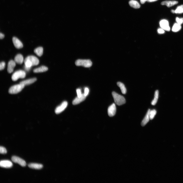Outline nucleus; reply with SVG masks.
<instances>
[{
    "label": "nucleus",
    "instance_id": "7",
    "mask_svg": "<svg viewBox=\"0 0 183 183\" xmlns=\"http://www.w3.org/2000/svg\"><path fill=\"white\" fill-rule=\"evenodd\" d=\"M25 59L30 61L32 63V66H37L39 64V61L38 59L34 56H28Z\"/></svg>",
    "mask_w": 183,
    "mask_h": 183
},
{
    "label": "nucleus",
    "instance_id": "2",
    "mask_svg": "<svg viewBox=\"0 0 183 183\" xmlns=\"http://www.w3.org/2000/svg\"><path fill=\"white\" fill-rule=\"evenodd\" d=\"M75 64L77 66H82L88 68L92 66V63L90 60L78 59L76 61Z\"/></svg>",
    "mask_w": 183,
    "mask_h": 183
},
{
    "label": "nucleus",
    "instance_id": "13",
    "mask_svg": "<svg viewBox=\"0 0 183 183\" xmlns=\"http://www.w3.org/2000/svg\"><path fill=\"white\" fill-rule=\"evenodd\" d=\"M87 96H85L84 94H83L82 96L80 97H76L73 101L72 103L73 105L78 104L81 102L84 101Z\"/></svg>",
    "mask_w": 183,
    "mask_h": 183
},
{
    "label": "nucleus",
    "instance_id": "26",
    "mask_svg": "<svg viewBox=\"0 0 183 183\" xmlns=\"http://www.w3.org/2000/svg\"><path fill=\"white\" fill-rule=\"evenodd\" d=\"M157 112L155 109H153L150 110L149 113L150 119L152 120L154 118L155 115L156 114Z\"/></svg>",
    "mask_w": 183,
    "mask_h": 183
},
{
    "label": "nucleus",
    "instance_id": "8",
    "mask_svg": "<svg viewBox=\"0 0 183 183\" xmlns=\"http://www.w3.org/2000/svg\"><path fill=\"white\" fill-rule=\"evenodd\" d=\"M116 108L115 104L113 103L108 107V112L109 116L110 117L114 116L116 114Z\"/></svg>",
    "mask_w": 183,
    "mask_h": 183
},
{
    "label": "nucleus",
    "instance_id": "34",
    "mask_svg": "<svg viewBox=\"0 0 183 183\" xmlns=\"http://www.w3.org/2000/svg\"><path fill=\"white\" fill-rule=\"evenodd\" d=\"M4 37V35L2 33H1L0 34V38L2 39H3Z\"/></svg>",
    "mask_w": 183,
    "mask_h": 183
},
{
    "label": "nucleus",
    "instance_id": "5",
    "mask_svg": "<svg viewBox=\"0 0 183 183\" xmlns=\"http://www.w3.org/2000/svg\"><path fill=\"white\" fill-rule=\"evenodd\" d=\"M11 159L13 162L19 164L22 167H25L26 166V162L19 157L14 156L11 157Z\"/></svg>",
    "mask_w": 183,
    "mask_h": 183
},
{
    "label": "nucleus",
    "instance_id": "33",
    "mask_svg": "<svg viewBox=\"0 0 183 183\" xmlns=\"http://www.w3.org/2000/svg\"><path fill=\"white\" fill-rule=\"evenodd\" d=\"M158 32L159 34H162L164 32V30L162 29H159L158 30Z\"/></svg>",
    "mask_w": 183,
    "mask_h": 183
},
{
    "label": "nucleus",
    "instance_id": "23",
    "mask_svg": "<svg viewBox=\"0 0 183 183\" xmlns=\"http://www.w3.org/2000/svg\"><path fill=\"white\" fill-rule=\"evenodd\" d=\"M158 97L159 91L158 90H157L155 92L154 99L151 103L152 105H155L156 104L158 101Z\"/></svg>",
    "mask_w": 183,
    "mask_h": 183
},
{
    "label": "nucleus",
    "instance_id": "35",
    "mask_svg": "<svg viewBox=\"0 0 183 183\" xmlns=\"http://www.w3.org/2000/svg\"><path fill=\"white\" fill-rule=\"evenodd\" d=\"M25 69L27 71H28L30 69L31 67H26L25 66Z\"/></svg>",
    "mask_w": 183,
    "mask_h": 183
},
{
    "label": "nucleus",
    "instance_id": "24",
    "mask_svg": "<svg viewBox=\"0 0 183 183\" xmlns=\"http://www.w3.org/2000/svg\"><path fill=\"white\" fill-rule=\"evenodd\" d=\"M181 28V25L177 23H175L173 27L172 30L174 32H177L179 31Z\"/></svg>",
    "mask_w": 183,
    "mask_h": 183
},
{
    "label": "nucleus",
    "instance_id": "36",
    "mask_svg": "<svg viewBox=\"0 0 183 183\" xmlns=\"http://www.w3.org/2000/svg\"><path fill=\"white\" fill-rule=\"evenodd\" d=\"M147 0H140V1L141 4H144L146 1Z\"/></svg>",
    "mask_w": 183,
    "mask_h": 183
},
{
    "label": "nucleus",
    "instance_id": "31",
    "mask_svg": "<svg viewBox=\"0 0 183 183\" xmlns=\"http://www.w3.org/2000/svg\"><path fill=\"white\" fill-rule=\"evenodd\" d=\"M76 91L77 94V97H81L82 96V94L81 93V90L79 89H79H77V90Z\"/></svg>",
    "mask_w": 183,
    "mask_h": 183
},
{
    "label": "nucleus",
    "instance_id": "18",
    "mask_svg": "<svg viewBox=\"0 0 183 183\" xmlns=\"http://www.w3.org/2000/svg\"><path fill=\"white\" fill-rule=\"evenodd\" d=\"M178 3V2L176 1H165L162 2L161 4L162 5H166L168 7H170Z\"/></svg>",
    "mask_w": 183,
    "mask_h": 183
},
{
    "label": "nucleus",
    "instance_id": "25",
    "mask_svg": "<svg viewBox=\"0 0 183 183\" xmlns=\"http://www.w3.org/2000/svg\"><path fill=\"white\" fill-rule=\"evenodd\" d=\"M183 13V5L179 6L175 10V13L181 14Z\"/></svg>",
    "mask_w": 183,
    "mask_h": 183
},
{
    "label": "nucleus",
    "instance_id": "11",
    "mask_svg": "<svg viewBox=\"0 0 183 183\" xmlns=\"http://www.w3.org/2000/svg\"><path fill=\"white\" fill-rule=\"evenodd\" d=\"M12 41L14 45L16 48L19 49L23 48V46L22 43L17 38L13 37Z\"/></svg>",
    "mask_w": 183,
    "mask_h": 183
},
{
    "label": "nucleus",
    "instance_id": "16",
    "mask_svg": "<svg viewBox=\"0 0 183 183\" xmlns=\"http://www.w3.org/2000/svg\"><path fill=\"white\" fill-rule=\"evenodd\" d=\"M28 166L29 168L36 169H41L43 167L42 164L36 163L29 164H28Z\"/></svg>",
    "mask_w": 183,
    "mask_h": 183
},
{
    "label": "nucleus",
    "instance_id": "15",
    "mask_svg": "<svg viewBox=\"0 0 183 183\" xmlns=\"http://www.w3.org/2000/svg\"><path fill=\"white\" fill-rule=\"evenodd\" d=\"M37 80V78H33L22 81L20 84L24 85L25 86L30 85L33 83Z\"/></svg>",
    "mask_w": 183,
    "mask_h": 183
},
{
    "label": "nucleus",
    "instance_id": "1",
    "mask_svg": "<svg viewBox=\"0 0 183 183\" xmlns=\"http://www.w3.org/2000/svg\"><path fill=\"white\" fill-rule=\"evenodd\" d=\"M115 103L118 105L120 106L125 104L126 103L124 97L119 95L115 92L112 93Z\"/></svg>",
    "mask_w": 183,
    "mask_h": 183
},
{
    "label": "nucleus",
    "instance_id": "32",
    "mask_svg": "<svg viewBox=\"0 0 183 183\" xmlns=\"http://www.w3.org/2000/svg\"><path fill=\"white\" fill-rule=\"evenodd\" d=\"M89 89H88V88L86 87L85 88V93L84 94L85 96H87L88 93H89Z\"/></svg>",
    "mask_w": 183,
    "mask_h": 183
},
{
    "label": "nucleus",
    "instance_id": "3",
    "mask_svg": "<svg viewBox=\"0 0 183 183\" xmlns=\"http://www.w3.org/2000/svg\"><path fill=\"white\" fill-rule=\"evenodd\" d=\"M25 87L24 85L20 84L14 85L10 88L9 93L12 94H17L21 92Z\"/></svg>",
    "mask_w": 183,
    "mask_h": 183
},
{
    "label": "nucleus",
    "instance_id": "27",
    "mask_svg": "<svg viewBox=\"0 0 183 183\" xmlns=\"http://www.w3.org/2000/svg\"><path fill=\"white\" fill-rule=\"evenodd\" d=\"M25 66L27 67H31L32 66V64L30 61L25 59L24 60Z\"/></svg>",
    "mask_w": 183,
    "mask_h": 183
},
{
    "label": "nucleus",
    "instance_id": "22",
    "mask_svg": "<svg viewBox=\"0 0 183 183\" xmlns=\"http://www.w3.org/2000/svg\"><path fill=\"white\" fill-rule=\"evenodd\" d=\"M117 85L120 87L122 93L123 94H126L127 91L124 85L120 82H117Z\"/></svg>",
    "mask_w": 183,
    "mask_h": 183
},
{
    "label": "nucleus",
    "instance_id": "14",
    "mask_svg": "<svg viewBox=\"0 0 183 183\" xmlns=\"http://www.w3.org/2000/svg\"><path fill=\"white\" fill-rule=\"evenodd\" d=\"M150 109H149L147 111L144 119L141 123V125L142 126H145L148 123L150 120L149 117V113L150 111Z\"/></svg>",
    "mask_w": 183,
    "mask_h": 183
},
{
    "label": "nucleus",
    "instance_id": "29",
    "mask_svg": "<svg viewBox=\"0 0 183 183\" xmlns=\"http://www.w3.org/2000/svg\"><path fill=\"white\" fill-rule=\"evenodd\" d=\"M176 21L178 24L181 25L183 23V18L180 19L178 17H176Z\"/></svg>",
    "mask_w": 183,
    "mask_h": 183
},
{
    "label": "nucleus",
    "instance_id": "30",
    "mask_svg": "<svg viewBox=\"0 0 183 183\" xmlns=\"http://www.w3.org/2000/svg\"><path fill=\"white\" fill-rule=\"evenodd\" d=\"M5 63L4 62H2L0 64V70H2L5 67Z\"/></svg>",
    "mask_w": 183,
    "mask_h": 183
},
{
    "label": "nucleus",
    "instance_id": "6",
    "mask_svg": "<svg viewBox=\"0 0 183 183\" xmlns=\"http://www.w3.org/2000/svg\"><path fill=\"white\" fill-rule=\"evenodd\" d=\"M67 102L65 101L63 102L60 106H58L56 108L55 112L56 114H59L63 111L67 107Z\"/></svg>",
    "mask_w": 183,
    "mask_h": 183
},
{
    "label": "nucleus",
    "instance_id": "28",
    "mask_svg": "<svg viewBox=\"0 0 183 183\" xmlns=\"http://www.w3.org/2000/svg\"><path fill=\"white\" fill-rule=\"evenodd\" d=\"M0 153L1 154H6L7 153V151L4 147L1 146L0 147Z\"/></svg>",
    "mask_w": 183,
    "mask_h": 183
},
{
    "label": "nucleus",
    "instance_id": "9",
    "mask_svg": "<svg viewBox=\"0 0 183 183\" xmlns=\"http://www.w3.org/2000/svg\"><path fill=\"white\" fill-rule=\"evenodd\" d=\"M160 25L161 28L164 30L167 31H170V28L167 20L164 19L162 20L160 22Z\"/></svg>",
    "mask_w": 183,
    "mask_h": 183
},
{
    "label": "nucleus",
    "instance_id": "4",
    "mask_svg": "<svg viewBox=\"0 0 183 183\" xmlns=\"http://www.w3.org/2000/svg\"><path fill=\"white\" fill-rule=\"evenodd\" d=\"M26 76V73L24 71L19 70L15 72L12 75L11 79L15 81L19 78H24Z\"/></svg>",
    "mask_w": 183,
    "mask_h": 183
},
{
    "label": "nucleus",
    "instance_id": "37",
    "mask_svg": "<svg viewBox=\"0 0 183 183\" xmlns=\"http://www.w3.org/2000/svg\"><path fill=\"white\" fill-rule=\"evenodd\" d=\"M157 0H147V1L149 2H152L156 1Z\"/></svg>",
    "mask_w": 183,
    "mask_h": 183
},
{
    "label": "nucleus",
    "instance_id": "10",
    "mask_svg": "<svg viewBox=\"0 0 183 183\" xmlns=\"http://www.w3.org/2000/svg\"><path fill=\"white\" fill-rule=\"evenodd\" d=\"M13 166V163L9 161L2 160L0 162V166L2 168H10L12 167Z\"/></svg>",
    "mask_w": 183,
    "mask_h": 183
},
{
    "label": "nucleus",
    "instance_id": "38",
    "mask_svg": "<svg viewBox=\"0 0 183 183\" xmlns=\"http://www.w3.org/2000/svg\"><path fill=\"white\" fill-rule=\"evenodd\" d=\"M171 12H172L173 13H175V10H171Z\"/></svg>",
    "mask_w": 183,
    "mask_h": 183
},
{
    "label": "nucleus",
    "instance_id": "12",
    "mask_svg": "<svg viewBox=\"0 0 183 183\" xmlns=\"http://www.w3.org/2000/svg\"><path fill=\"white\" fill-rule=\"evenodd\" d=\"M16 62L13 60H11L8 63L7 68L8 72V73H12L14 69L16 66Z\"/></svg>",
    "mask_w": 183,
    "mask_h": 183
},
{
    "label": "nucleus",
    "instance_id": "19",
    "mask_svg": "<svg viewBox=\"0 0 183 183\" xmlns=\"http://www.w3.org/2000/svg\"><path fill=\"white\" fill-rule=\"evenodd\" d=\"M129 3L130 6L134 9H138L140 7L139 3L134 0H131L129 2Z\"/></svg>",
    "mask_w": 183,
    "mask_h": 183
},
{
    "label": "nucleus",
    "instance_id": "21",
    "mask_svg": "<svg viewBox=\"0 0 183 183\" xmlns=\"http://www.w3.org/2000/svg\"><path fill=\"white\" fill-rule=\"evenodd\" d=\"M43 49L42 47H39L35 49L34 51V52L38 56H42L43 53Z\"/></svg>",
    "mask_w": 183,
    "mask_h": 183
},
{
    "label": "nucleus",
    "instance_id": "20",
    "mask_svg": "<svg viewBox=\"0 0 183 183\" xmlns=\"http://www.w3.org/2000/svg\"><path fill=\"white\" fill-rule=\"evenodd\" d=\"M48 70V67L43 66L34 69L33 70V72L35 73L43 72L47 71Z\"/></svg>",
    "mask_w": 183,
    "mask_h": 183
},
{
    "label": "nucleus",
    "instance_id": "17",
    "mask_svg": "<svg viewBox=\"0 0 183 183\" xmlns=\"http://www.w3.org/2000/svg\"><path fill=\"white\" fill-rule=\"evenodd\" d=\"M24 61V59L23 56L20 54L17 55L14 58V61L16 63L21 64Z\"/></svg>",
    "mask_w": 183,
    "mask_h": 183
}]
</instances>
